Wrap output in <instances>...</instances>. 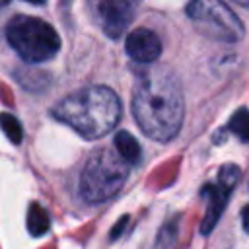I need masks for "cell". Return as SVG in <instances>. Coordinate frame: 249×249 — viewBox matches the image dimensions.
Instances as JSON below:
<instances>
[{"label": "cell", "instance_id": "9c48e42d", "mask_svg": "<svg viewBox=\"0 0 249 249\" xmlns=\"http://www.w3.org/2000/svg\"><path fill=\"white\" fill-rule=\"evenodd\" d=\"M115 150L119 152V156L130 165V163H136L140 160V154H142V148L138 144V140L126 132V130H119L117 136H115Z\"/></svg>", "mask_w": 249, "mask_h": 249}, {"label": "cell", "instance_id": "52a82bcc", "mask_svg": "<svg viewBox=\"0 0 249 249\" xmlns=\"http://www.w3.org/2000/svg\"><path fill=\"white\" fill-rule=\"evenodd\" d=\"M93 8L101 29L113 39L121 37V33L128 27L134 14V4L124 0H101Z\"/></svg>", "mask_w": 249, "mask_h": 249}, {"label": "cell", "instance_id": "ba28073f", "mask_svg": "<svg viewBox=\"0 0 249 249\" xmlns=\"http://www.w3.org/2000/svg\"><path fill=\"white\" fill-rule=\"evenodd\" d=\"M124 49L132 60H136L140 64H152L161 54V41H160L158 33H154L152 29L138 27L128 33Z\"/></svg>", "mask_w": 249, "mask_h": 249}, {"label": "cell", "instance_id": "7a4b0ae2", "mask_svg": "<svg viewBox=\"0 0 249 249\" xmlns=\"http://www.w3.org/2000/svg\"><path fill=\"white\" fill-rule=\"evenodd\" d=\"M53 115L88 140L109 134L121 121L123 109L117 93L107 86L82 88L53 107Z\"/></svg>", "mask_w": 249, "mask_h": 249}, {"label": "cell", "instance_id": "9a60e30c", "mask_svg": "<svg viewBox=\"0 0 249 249\" xmlns=\"http://www.w3.org/2000/svg\"><path fill=\"white\" fill-rule=\"evenodd\" d=\"M241 224H243V230L249 233V204H245L241 210Z\"/></svg>", "mask_w": 249, "mask_h": 249}, {"label": "cell", "instance_id": "5bb4252c", "mask_svg": "<svg viewBox=\"0 0 249 249\" xmlns=\"http://www.w3.org/2000/svg\"><path fill=\"white\" fill-rule=\"evenodd\" d=\"M128 222V216H123L121 218V222H119V226H115L113 230H111V239H115V237H119L121 235V231H123V228H124V224Z\"/></svg>", "mask_w": 249, "mask_h": 249}, {"label": "cell", "instance_id": "8fae6325", "mask_svg": "<svg viewBox=\"0 0 249 249\" xmlns=\"http://www.w3.org/2000/svg\"><path fill=\"white\" fill-rule=\"evenodd\" d=\"M228 128H230V132H233L243 142H249V111L243 109V107L237 109L231 115V119L228 123Z\"/></svg>", "mask_w": 249, "mask_h": 249}, {"label": "cell", "instance_id": "5b68a950", "mask_svg": "<svg viewBox=\"0 0 249 249\" xmlns=\"http://www.w3.org/2000/svg\"><path fill=\"white\" fill-rule=\"evenodd\" d=\"M187 16L206 37L228 43L239 41L243 37L241 19L230 10V6L222 2H191L187 6Z\"/></svg>", "mask_w": 249, "mask_h": 249}, {"label": "cell", "instance_id": "7c38bea8", "mask_svg": "<svg viewBox=\"0 0 249 249\" xmlns=\"http://www.w3.org/2000/svg\"><path fill=\"white\" fill-rule=\"evenodd\" d=\"M0 128L4 130V134L14 142L19 144L21 136H23V128L19 124V121L12 115V113H0Z\"/></svg>", "mask_w": 249, "mask_h": 249}, {"label": "cell", "instance_id": "4fadbf2b", "mask_svg": "<svg viewBox=\"0 0 249 249\" xmlns=\"http://www.w3.org/2000/svg\"><path fill=\"white\" fill-rule=\"evenodd\" d=\"M175 237H177V224L171 222V224H167V226L161 230V235H160V239H158V247H161V243H163V249H167L169 243L175 241Z\"/></svg>", "mask_w": 249, "mask_h": 249}, {"label": "cell", "instance_id": "30bf717a", "mask_svg": "<svg viewBox=\"0 0 249 249\" xmlns=\"http://www.w3.org/2000/svg\"><path fill=\"white\" fill-rule=\"evenodd\" d=\"M51 228V220H49V212L39 204V202H33L29 206V212H27V230L31 235H45Z\"/></svg>", "mask_w": 249, "mask_h": 249}, {"label": "cell", "instance_id": "3957f363", "mask_svg": "<svg viewBox=\"0 0 249 249\" xmlns=\"http://www.w3.org/2000/svg\"><path fill=\"white\" fill-rule=\"evenodd\" d=\"M130 165L113 148L95 150L86 161L80 175V195L84 200L97 204L115 196L128 179Z\"/></svg>", "mask_w": 249, "mask_h": 249}, {"label": "cell", "instance_id": "277c9868", "mask_svg": "<svg viewBox=\"0 0 249 249\" xmlns=\"http://www.w3.org/2000/svg\"><path fill=\"white\" fill-rule=\"evenodd\" d=\"M6 39L19 58L29 64L45 62L60 49V37L54 27L33 16H14L6 25Z\"/></svg>", "mask_w": 249, "mask_h": 249}, {"label": "cell", "instance_id": "8992f818", "mask_svg": "<svg viewBox=\"0 0 249 249\" xmlns=\"http://www.w3.org/2000/svg\"><path fill=\"white\" fill-rule=\"evenodd\" d=\"M239 175H241V169L233 163H228L218 173V185H206L204 187V195H208V208H206L204 220L200 224L202 233H208L216 226L220 214L224 212V208L228 204V198H230L233 187L239 181Z\"/></svg>", "mask_w": 249, "mask_h": 249}, {"label": "cell", "instance_id": "6da1fadb", "mask_svg": "<svg viewBox=\"0 0 249 249\" xmlns=\"http://www.w3.org/2000/svg\"><path fill=\"white\" fill-rule=\"evenodd\" d=\"M132 113L144 134L158 142L177 136L185 117V101L175 74L167 66H150L140 74L132 93Z\"/></svg>", "mask_w": 249, "mask_h": 249}]
</instances>
